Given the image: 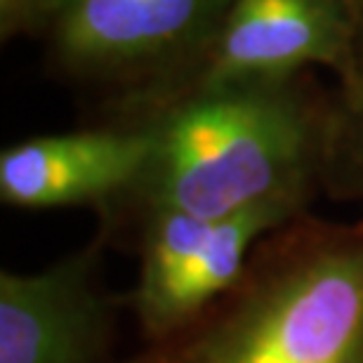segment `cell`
<instances>
[{"instance_id": "obj_7", "label": "cell", "mask_w": 363, "mask_h": 363, "mask_svg": "<svg viewBox=\"0 0 363 363\" xmlns=\"http://www.w3.org/2000/svg\"><path fill=\"white\" fill-rule=\"evenodd\" d=\"M347 33V0H231L194 81L335 71Z\"/></svg>"}, {"instance_id": "obj_8", "label": "cell", "mask_w": 363, "mask_h": 363, "mask_svg": "<svg viewBox=\"0 0 363 363\" xmlns=\"http://www.w3.org/2000/svg\"><path fill=\"white\" fill-rule=\"evenodd\" d=\"M350 33L330 90V144L323 194L363 203V0H347Z\"/></svg>"}, {"instance_id": "obj_1", "label": "cell", "mask_w": 363, "mask_h": 363, "mask_svg": "<svg viewBox=\"0 0 363 363\" xmlns=\"http://www.w3.org/2000/svg\"><path fill=\"white\" fill-rule=\"evenodd\" d=\"M97 121L140 130L147 151L135 182L97 210V234L118 245L151 213L227 217L262 206L311 210L323 194L330 90L309 74L208 78Z\"/></svg>"}, {"instance_id": "obj_5", "label": "cell", "mask_w": 363, "mask_h": 363, "mask_svg": "<svg viewBox=\"0 0 363 363\" xmlns=\"http://www.w3.org/2000/svg\"><path fill=\"white\" fill-rule=\"evenodd\" d=\"M99 234L33 274L0 272V363H113L128 295L99 279Z\"/></svg>"}, {"instance_id": "obj_6", "label": "cell", "mask_w": 363, "mask_h": 363, "mask_svg": "<svg viewBox=\"0 0 363 363\" xmlns=\"http://www.w3.org/2000/svg\"><path fill=\"white\" fill-rule=\"evenodd\" d=\"M144 151L140 130L106 121L26 137L0 151V201L17 210H101L130 189Z\"/></svg>"}, {"instance_id": "obj_4", "label": "cell", "mask_w": 363, "mask_h": 363, "mask_svg": "<svg viewBox=\"0 0 363 363\" xmlns=\"http://www.w3.org/2000/svg\"><path fill=\"white\" fill-rule=\"evenodd\" d=\"M304 210L262 206L227 217L161 210L137 220L118 245L140 257L128 293L142 345L158 342L210 307L243 276L255 245Z\"/></svg>"}, {"instance_id": "obj_2", "label": "cell", "mask_w": 363, "mask_h": 363, "mask_svg": "<svg viewBox=\"0 0 363 363\" xmlns=\"http://www.w3.org/2000/svg\"><path fill=\"white\" fill-rule=\"evenodd\" d=\"M123 363H363V217L295 215L234 288Z\"/></svg>"}, {"instance_id": "obj_3", "label": "cell", "mask_w": 363, "mask_h": 363, "mask_svg": "<svg viewBox=\"0 0 363 363\" xmlns=\"http://www.w3.org/2000/svg\"><path fill=\"white\" fill-rule=\"evenodd\" d=\"M231 0H64L48 38L69 81L106 90V108L184 88L199 76Z\"/></svg>"}, {"instance_id": "obj_9", "label": "cell", "mask_w": 363, "mask_h": 363, "mask_svg": "<svg viewBox=\"0 0 363 363\" xmlns=\"http://www.w3.org/2000/svg\"><path fill=\"white\" fill-rule=\"evenodd\" d=\"M64 0H0V38L45 35Z\"/></svg>"}]
</instances>
